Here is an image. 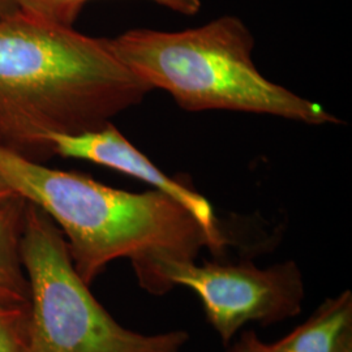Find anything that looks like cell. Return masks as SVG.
Here are the masks:
<instances>
[{"instance_id":"1","label":"cell","mask_w":352,"mask_h":352,"mask_svg":"<svg viewBox=\"0 0 352 352\" xmlns=\"http://www.w3.org/2000/svg\"><path fill=\"white\" fill-rule=\"evenodd\" d=\"M151 89L113 54L107 38L13 13L0 19V148L52 157V135L113 123Z\"/></svg>"},{"instance_id":"2","label":"cell","mask_w":352,"mask_h":352,"mask_svg":"<svg viewBox=\"0 0 352 352\" xmlns=\"http://www.w3.org/2000/svg\"><path fill=\"white\" fill-rule=\"evenodd\" d=\"M0 175L62 231L76 272L88 285L119 258H129L138 273L158 257L195 261L202 248L210 250L199 221L157 189L113 188L3 148Z\"/></svg>"},{"instance_id":"3","label":"cell","mask_w":352,"mask_h":352,"mask_svg":"<svg viewBox=\"0 0 352 352\" xmlns=\"http://www.w3.org/2000/svg\"><path fill=\"white\" fill-rule=\"evenodd\" d=\"M107 39L133 75L151 90L168 93L186 111L258 113L309 126L340 123L321 104L260 74L253 62L254 37L236 16L182 32L132 29Z\"/></svg>"},{"instance_id":"4","label":"cell","mask_w":352,"mask_h":352,"mask_svg":"<svg viewBox=\"0 0 352 352\" xmlns=\"http://www.w3.org/2000/svg\"><path fill=\"white\" fill-rule=\"evenodd\" d=\"M21 257L29 283V352H180L186 330L141 334L122 327L78 276L62 231L26 202Z\"/></svg>"},{"instance_id":"5","label":"cell","mask_w":352,"mask_h":352,"mask_svg":"<svg viewBox=\"0 0 352 352\" xmlns=\"http://www.w3.org/2000/svg\"><path fill=\"white\" fill-rule=\"evenodd\" d=\"M135 274L151 294L162 295L175 286L196 292L209 324L226 346L248 322L266 327L299 315L305 295L295 261L263 269L252 263L199 265L196 260L158 257Z\"/></svg>"},{"instance_id":"6","label":"cell","mask_w":352,"mask_h":352,"mask_svg":"<svg viewBox=\"0 0 352 352\" xmlns=\"http://www.w3.org/2000/svg\"><path fill=\"white\" fill-rule=\"evenodd\" d=\"M49 144L54 155L84 160L113 168L142 180L174 199L199 221L210 241V251L218 254L225 250L226 238L219 228L212 204L182 180L166 175L136 149L113 123L80 135H52L49 138Z\"/></svg>"},{"instance_id":"7","label":"cell","mask_w":352,"mask_h":352,"mask_svg":"<svg viewBox=\"0 0 352 352\" xmlns=\"http://www.w3.org/2000/svg\"><path fill=\"white\" fill-rule=\"evenodd\" d=\"M270 346L274 352H352L351 291L327 298L304 324Z\"/></svg>"},{"instance_id":"8","label":"cell","mask_w":352,"mask_h":352,"mask_svg":"<svg viewBox=\"0 0 352 352\" xmlns=\"http://www.w3.org/2000/svg\"><path fill=\"white\" fill-rule=\"evenodd\" d=\"M25 208L20 196L0 206V304L29 305V283L21 257Z\"/></svg>"},{"instance_id":"9","label":"cell","mask_w":352,"mask_h":352,"mask_svg":"<svg viewBox=\"0 0 352 352\" xmlns=\"http://www.w3.org/2000/svg\"><path fill=\"white\" fill-rule=\"evenodd\" d=\"M19 12L58 25L74 26L82 7L90 0H13ZM164 8L184 16L201 10V0H151Z\"/></svg>"},{"instance_id":"10","label":"cell","mask_w":352,"mask_h":352,"mask_svg":"<svg viewBox=\"0 0 352 352\" xmlns=\"http://www.w3.org/2000/svg\"><path fill=\"white\" fill-rule=\"evenodd\" d=\"M0 352H29V305L0 304Z\"/></svg>"},{"instance_id":"11","label":"cell","mask_w":352,"mask_h":352,"mask_svg":"<svg viewBox=\"0 0 352 352\" xmlns=\"http://www.w3.org/2000/svg\"><path fill=\"white\" fill-rule=\"evenodd\" d=\"M227 352H274L270 343H264L253 331H245L240 336Z\"/></svg>"},{"instance_id":"12","label":"cell","mask_w":352,"mask_h":352,"mask_svg":"<svg viewBox=\"0 0 352 352\" xmlns=\"http://www.w3.org/2000/svg\"><path fill=\"white\" fill-rule=\"evenodd\" d=\"M14 197H17V195L0 175V206L4 205L6 202L11 201Z\"/></svg>"},{"instance_id":"13","label":"cell","mask_w":352,"mask_h":352,"mask_svg":"<svg viewBox=\"0 0 352 352\" xmlns=\"http://www.w3.org/2000/svg\"><path fill=\"white\" fill-rule=\"evenodd\" d=\"M19 12L13 0H0V19Z\"/></svg>"}]
</instances>
